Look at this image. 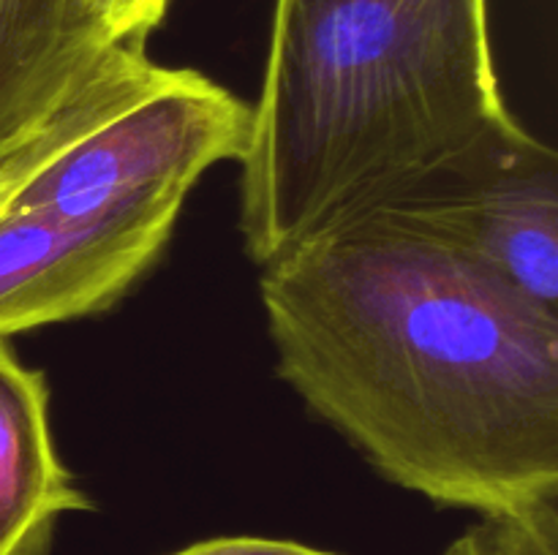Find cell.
<instances>
[{"mask_svg": "<svg viewBox=\"0 0 558 555\" xmlns=\"http://www.w3.org/2000/svg\"><path fill=\"white\" fill-rule=\"evenodd\" d=\"M180 210L69 223L0 212V341L104 313L161 259Z\"/></svg>", "mask_w": 558, "mask_h": 555, "instance_id": "5", "label": "cell"}, {"mask_svg": "<svg viewBox=\"0 0 558 555\" xmlns=\"http://www.w3.org/2000/svg\"><path fill=\"white\" fill-rule=\"evenodd\" d=\"M112 47L87 0H0V156L41 131Z\"/></svg>", "mask_w": 558, "mask_h": 555, "instance_id": "6", "label": "cell"}, {"mask_svg": "<svg viewBox=\"0 0 558 555\" xmlns=\"http://www.w3.org/2000/svg\"><path fill=\"white\" fill-rule=\"evenodd\" d=\"M441 555H558V498L477 515Z\"/></svg>", "mask_w": 558, "mask_h": 555, "instance_id": "9", "label": "cell"}, {"mask_svg": "<svg viewBox=\"0 0 558 555\" xmlns=\"http://www.w3.org/2000/svg\"><path fill=\"white\" fill-rule=\"evenodd\" d=\"M376 215L439 239L558 316V156L534 134L439 174Z\"/></svg>", "mask_w": 558, "mask_h": 555, "instance_id": "4", "label": "cell"}, {"mask_svg": "<svg viewBox=\"0 0 558 555\" xmlns=\"http://www.w3.org/2000/svg\"><path fill=\"white\" fill-rule=\"evenodd\" d=\"M161 71L163 65L147 58L145 44H118L109 49L96 74L41 131L0 156V212L20 194L22 185L41 172L52 158L123 112L142 92L150 90Z\"/></svg>", "mask_w": 558, "mask_h": 555, "instance_id": "8", "label": "cell"}, {"mask_svg": "<svg viewBox=\"0 0 558 555\" xmlns=\"http://www.w3.org/2000/svg\"><path fill=\"white\" fill-rule=\"evenodd\" d=\"M169 555H338L327 550L308 547V544L289 542V539L267 536H216L205 542H194L189 547Z\"/></svg>", "mask_w": 558, "mask_h": 555, "instance_id": "11", "label": "cell"}, {"mask_svg": "<svg viewBox=\"0 0 558 555\" xmlns=\"http://www.w3.org/2000/svg\"><path fill=\"white\" fill-rule=\"evenodd\" d=\"M529 136L488 0H276L240 161L245 254L270 264Z\"/></svg>", "mask_w": 558, "mask_h": 555, "instance_id": "2", "label": "cell"}, {"mask_svg": "<svg viewBox=\"0 0 558 555\" xmlns=\"http://www.w3.org/2000/svg\"><path fill=\"white\" fill-rule=\"evenodd\" d=\"M90 509L52 441L47 375L0 341V555H49L60 520Z\"/></svg>", "mask_w": 558, "mask_h": 555, "instance_id": "7", "label": "cell"}, {"mask_svg": "<svg viewBox=\"0 0 558 555\" xmlns=\"http://www.w3.org/2000/svg\"><path fill=\"white\" fill-rule=\"evenodd\" d=\"M112 44H145L172 0H87Z\"/></svg>", "mask_w": 558, "mask_h": 555, "instance_id": "10", "label": "cell"}, {"mask_svg": "<svg viewBox=\"0 0 558 555\" xmlns=\"http://www.w3.org/2000/svg\"><path fill=\"white\" fill-rule=\"evenodd\" d=\"M251 103L194 69H167L147 92L33 174L9 210L101 223L183 210L202 174L243 161Z\"/></svg>", "mask_w": 558, "mask_h": 555, "instance_id": "3", "label": "cell"}, {"mask_svg": "<svg viewBox=\"0 0 558 555\" xmlns=\"http://www.w3.org/2000/svg\"><path fill=\"white\" fill-rule=\"evenodd\" d=\"M278 375L392 484L474 515L558 498V316L374 215L262 267Z\"/></svg>", "mask_w": 558, "mask_h": 555, "instance_id": "1", "label": "cell"}]
</instances>
